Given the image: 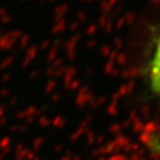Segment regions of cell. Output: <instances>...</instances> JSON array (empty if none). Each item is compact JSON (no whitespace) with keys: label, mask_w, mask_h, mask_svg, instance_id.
I'll return each instance as SVG.
<instances>
[{"label":"cell","mask_w":160,"mask_h":160,"mask_svg":"<svg viewBox=\"0 0 160 160\" xmlns=\"http://www.w3.org/2000/svg\"><path fill=\"white\" fill-rule=\"evenodd\" d=\"M148 79L152 90L158 95H160V32L157 37L155 46L149 62Z\"/></svg>","instance_id":"1"},{"label":"cell","mask_w":160,"mask_h":160,"mask_svg":"<svg viewBox=\"0 0 160 160\" xmlns=\"http://www.w3.org/2000/svg\"><path fill=\"white\" fill-rule=\"evenodd\" d=\"M147 143L149 148L154 152L157 155L160 157V128L151 133L147 138Z\"/></svg>","instance_id":"2"}]
</instances>
